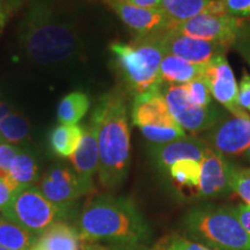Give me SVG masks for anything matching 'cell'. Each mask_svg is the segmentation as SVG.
Segmentation results:
<instances>
[{
    "label": "cell",
    "mask_w": 250,
    "mask_h": 250,
    "mask_svg": "<svg viewBox=\"0 0 250 250\" xmlns=\"http://www.w3.org/2000/svg\"><path fill=\"white\" fill-rule=\"evenodd\" d=\"M79 237L81 242L138 250L151 241L152 228L131 199L101 195L83 206Z\"/></svg>",
    "instance_id": "1"
},
{
    "label": "cell",
    "mask_w": 250,
    "mask_h": 250,
    "mask_svg": "<svg viewBox=\"0 0 250 250\" xmlns=\"http://www.w3.org/2000/svg\"><path fill=\"white\" fill-rule=\"evenodd\" d=\"M90 122L98 129L99 180L107 190H115L126 179L131 140L129 110L123 95L109 93L99 100Z\"/></svg>",
    "instance_id": "2"
},
{
    "label": "cell",
    "mask_w": 250,
    "mask_h": 250,
    "mask_svg": "<svg viewBox=\"0 0 250 250\" xmlns=\"http://www.w3.org/2000/svg\"><path fill=\"white\" fill-rule=\"evenodd\" d=\"M24 55L39 64H58L73 57L78 48L73 26L50 0H33L19 27Z\"/></svg>",
    "instance_id": "3"
},
{
    "label": "cell",
    "mask_w": 250,
    "mask_h": 250,
    "mask_svg": "<svg viewBox=\"0 0 250 250\" xmlns=\"http://www.w3.org/2000/svg\"><path fill=\"white\" fill-rule=\"evenodd\" d=\"M182 227L192 241L211 250H250V237L233 208L197 206L184 215Z\"/></svg>",
    "instance_id": "4"
},
{
    "label": "cell",
    "mask_w": 250,
    "mask_h": 250,
    "mask_svg": "<svg viewBox=\"0 0 250 250\" xmlns=\"http://www.w3.org/2000/svg\"><path fill=\"white\" fill-rule=\"evenodd\" d=\"M160 34L136 36L130 43L115 42L110 45L121 76L134 96L161 88L160 66L166 52Z\"/></svg>",
    "instance_id": "5"
},
{
    "label": "cell",
    "mask_w": 250,
    "mask_h": 250,
    "mask_svg": "<svg viewBox=\"0 0 250 250\" xmlns=\"http://www.w3.org/2000/svg\"><path fill=\"white\" fill-rule=\"evenodd\" d=\"M1 212L6 219L36 235L54 224L62 210L49 202L39 188L30 186L19 191Z\"/></svg>",
    "instance_id": "6"
},
{
    "label": "cell",
    "mask_w": 250,
    "mask_h": 250,
    "mask_svg": "<svg viewBox=\"0 0 250 250\" xmlns=\"http://www.w3.org/2000/svg\"><path fill=\"white\" fill-rule=\"evenodd\" d=\"M161 90L175 122L193 136L208 131L223 115L213 104L203 108L190 102L183 85H166Z\"/></svg>",
    "instance_id": "7"
},
{
    "label": "cell",
    "mask_w": 250,
    "mask_h": 250,
    "mask_svg": "<svg viewBox=\"0 0 250 250\" xmlns=\"http://www.w3.org/2000/svg\"><path fill=\"white\" fill-rule=\"evenodd\" d=\"M184 35L219 43L229 48L241 36L243 19L227 13L205 12L173 28Z\"/></svg>",
    "instance_id": "8"
},
{
    "label": "cell",
    "mask_w": 250,
    "mask_h": 250,
    "mask_svg": "<svg viewBox=\"0 0 250 250\" xmlns=\"http://www.w3.org/2000/svg\"><path fill=\"white\" fill-rule=\"evenodd\" d=\"M214 151L225 156L242 155L250 146V115L247 111L221 116L203 138Z\"/></svg>",
    "instance_id": "9"
},
{
    "label": "cell",
    "mask_w": 250,
    "mask_h": 250,
    "mask_svg": "<svg viewBox=\"0 0 250 250\" xmlns=\"http://www.w3.org/2000/svg\"><path fill=\"white\" fill-rule=\"evenodd\" d=\"M37 188L49 202L62 210H65L79 197L93 191L81 182L76 171L61 165L49 168L39 181Z\"/></svg>",
    "instance_id": "10"
},
{
    "label": "cell",
    "mask_w": 250,
    "mask_h": 250,
    "mask_svg": "<svg viewBox=\"0 0 250 250\" xmlns=\"http://www.w3.org/2000/svg\"><path fill=\"white\" fill-rule=\"evenodd\" d=\"M165 52L197 65H204L219 56L226 55L228 46L184 35L175 29L160 34Z\"/></svg>",
    "instance_id": "11"
},
{
    "label": "cell",
    "mask_w": 250,
    "mask_h": 250,
    "mask_svg": "<svg viewBox=\"0 0 250 250\" xmlns=\"http://www.w3.org/2000/svg\"><path fill=\"white\" fill-rule=\"evenodd\" d=\"M202 78L210 89L212 98L229 114L236 115L245 111L237 103L239 86L226 55L219 56L208 64H204Z\"/></svg>",
    "instance_id": "12"
},
{
    "label": "cell",
    "mask_w": 250,
    "mask_h": 250,
    "mask_svg": "<svg viewBox=\"0 0 250 250\" xmlns=\"http://www.w3.org/2000/svg\"><path fill=\"white\" fill-rule=\"evenodd\" d=\"M232 169L233 165L228 161L226 156L208 146L204 158L201 161L198 196L208 199L225 197L232 192L230 189Z\"/></svg>",
    "instance_id": "13"
},
{
    "label": "cell",
    "mask_w": 250,
    "mask_h": 250,
    "mask_svg": "<svg viewBox=\"0 0 250 250\" xmlns=\"http://www.w3.org/2000/svg\"><path fill=\"white\" fill-rule=\"evenodd\" d=\"M125 26L136 36H148L169 29L161 9H147L131 4L129 0H104Z\"/></svg>",
    "instance_id": "14"
},
{
    "label": "cell",
    "mask_w": 250,
    "mask_h": 250,
    "mask_svg": "<svg viewBox=\"0 0 250 250\" xmlns=\"http://www.w3.org/2000/svg\"><path fill=\"white\" fill-rule=\"evenodd\" d=\"M208 145L199 137L186 136L174 142L152 145L151 155L153 161L161 171L167 174L169 168L182 160L202 161Z\"/></svg>",
    "instance_id": "15"
},
{
    "label": "cell",
    "mask_w": 250,
    "mask_h": 250,
    "mask_svg": "<svg viewBox=\"0 0 250 250\" xmlns=\"http://www.w3.org/2000/svg\"><path fill=\"white\" fill-rule=\"evenodd\" d=\"M131 118L138 127L177 124L168 109L161 88L134 96Z\"/></svg>",
    "instance_id": "16"
},
{
    "label": "cell",
    "mask_w": 250,
    "mask_h": 250,
    "mask_svg": "<svg viewBox=\"0 0 250 250\" xmlns=\"http://www.w3.org/2000/svg\"><path fill=\"white\" fill-rule=\"evenodd\" d=\"M70 159L81 182L93 190V177L99 170L98 129L93 122L89 121V124L83 126V134L79 147Z\"/></svg>",
    "instance_id": "17"
},
{
    "label": "cell",
    "mask_w": 250,
    "mask_h": 250,
    "mask_svg": "<svg viewBox=\"0 0 250 250\" xmlns=\"http://www.w3.org/2000/svg\"><path fill=\"white\" fill-rule=\"evenodd\" d=\"M160 9L169 29L205 12L226 13L218 0H162Z\"/></svg>",
    "instance_id": "18"
},
{
    "label": "cell",
    "mask_w": 250,
    "mask_h": 250,
    "mask_svg": "<svg viewBox=\"0 0 250 250\" xmlns=\"http://www.w3.org/2000/svg\"><path fill=\"white\" fill-rule=\"evenodd\" d=\"M204 65H197L175 56L166 54L160 66L161 85H186L202 77Z\"/></svg>",
    "instance_id": "19"
},
{
    "label": "cell",
    "mask_w": 250,
    "mask_h": 250,
    "mask_svg": "<svg viewBox=\"0 0 250 250\" xmlns=\"http://www.w3.org/2000/svg\"><path fill=\"white\" fill-rule=\"evenodd\" d=\"M39 175L40 167L36 156L33 153L21 149L12 161L7 179L19 192L24 188L33 186V183L39 180Z\"/></svg>",
    "instance_id": "20"
},
{
    "label": "cell",
    "mask_w": 250,
    "mask_h": 250,
    "mask_svg": "<svg viewBox=\"0 0 250 250\" xmlns=\"http://www.w3.org/2000/svg\"><path fill=\"white\" fill-rule=\"evenodd\" d=\"M36 245L45 250H79L80 237L68 225L54 223L41 234Z\"/></svg>",
    "instance_id": "21"
},
{
    "label": "cell",
    "mask_w": 250,
    "mask_h": 250,
    "mask_svg": "<svg viewBox=\"0 0 250 250\" xmlns=\"http://www.w3.org/2000/svg\"><path fill=\"white\" fill-rule=\"evenodd\" d=\"M83 134L81 125H58L50 133V147L59 158H71L79 147Z\"/></svg>",
    "instance_id": "22"
},
{
    "label": "cell",
    "mask_w": 250,
    "mask_h": 250,
    "mask_svg": "<svg viewBox=\"0 0 250 250\" xmlns=\"http://www.w3.org/2000/svg\"><path fill=\"white\" fill-rule=\"evenodd\" d=\"M167 175L175 187L181 191L198 195L199 179H201V162L196 160H182L174 164L168 169Z\"/></svg>",
    "instance_id": "23"
},
{
    "label": "cell",
    "mask_w": 250,
    "mask_h": 250,
    "mask_svg": "<svg viewBox=\"0 0 250 250\" xmlns=\"http://www.w3.org/2000/svg\"><path fill=\"white\" fill-rule=\"evenodd\" d=\"M90 108V100L86 93L72 92L62 99L57 109L58 122L62 125H77Z\"/></svg>",
    "instance_id": "24"
},
{
    "label": "cell",
    "mask_w": 250,
    "mask_h": 250,
    "mask_svg": "<svg viewBox=\"0 0 250 250\" xmlns=\"http://www.w3.org/2000/svg\"><path fill=\"white\" fill-rule=\"evenodd\" d=\"M35 243L34 234L8 219H0V246L8 250H29Z\"/></svg>",
    "instance_id": "25"
},
{
    "label": "cell",
    "mask_w": 250,
    "mask_h": 250,
    "mask_svg": "<svg viewBox=\"0 0 250 250\" xmlns=\"http://www.w3.org/2000/svg\"><path fill=\"white\" fill-rule=\"evenodd\" d=\"M30 124L22 115L12 111L4 120L0 121V136L9 144H18L27 138Z\"/></svg>",
    "instance_id": "26"
},
{
    "label": "cell",
    "mask_w": 250,
    "mask_h": 250,
    "mask_svg": "<svg viewBox=\"0 0 250 250\" xmlns=\"http://www.w3.org/2000/svg\"><path fill=\"white\" fill-rule=\"evenodd\" d=\"M230 189L243 203L250 206V167L233 166L230 176Z\"/></svg>",
    "instance_id": "27"
},
{
    "label": "cell",
    "mask_w": 250,
    "mask_h": 250,
    "mask_svg": "<svg viewBox=\"0 0 250 250\" xmlns=\"http://www.w3.org/2000/svg\"><path fill=\"white\" fill-rule=\"evenodd\" d=\"M184 89L188 95V99L193 104L198 105V107H210L212 105V95L208 89V85L202 77L197 78V79L190 81L186 83Z\"/></svg>",
    "instance_id": "28"
},
{
    "label": "cell",
    "mask_w": 250,
    "mask_h": 250,
    "mask_svg": "<svg viewBox=\"0 0 250 250\" xmlns=\"http://www.w3.org/2000/svg\"><path fill=\"white\" fill-rule=\"evenodd\" d=\"M153 249L155 250H211L208 247L201 243L191 241L177 234L162 237L159 242H156Z\"/></svg>",
    "instance_id": "29"
},
{
    "label": "cell",
    "mask_w": 250,
    "mask_h": 250,
    "mask_svg": "<svg viewBox=\"0 0 250 250\" xmlns=\"http://www.w3.org/2000/svg\"><path fill=\"white\" fill-rule=\"evenodd\" d=\"M224 11L232 17L250 18V0H218Z\"/></svg>",
    "instance_id": "30"
},
{
    "label": "cell",
    "mask_w": 250,
    "mask_h": 250,
    "mask_svg": "<svg viewBox=\"0 0 250 250\" xmlns=\"http://www.w3.org/2000/svg\"><path fill=\"white\" fill-rule=\"evenodd\" d=\"M21 149L13 144L1 143L0 144V173L7 175L12 161L20 153Z\"/></svg>",
    "instance_id": "31"
},
{
    "label": "cell",
    "mask_w": 250,
    "mask_h": 250,
    "mask_svg": "<svg viewBox=\"0 0 250 250\" xmlns=\"http://www.w3.org/2000/svg\"><path fill=\"white\" fill-rule=\"evenodd\" d=\"M17 193V189L9 182L7 175L0 173V211L7 208Z\"/></svg>",
    "instance_id": "32"
},
{
    "label": "cell",
    "mask_w": 250,
    "mask_h": 250,
    "mask_svg": "<svg viewBox=\"0 0 250 250\" xmlns=\"http://www.w3.org/2000/svg\"><path fill=\"white\" fill-rule=\"evenodd\" d=\"M237 103L240 108L250 115V74L245 72L239 89H237Z\"/></svg>",
    "instance_id": "33"
},
{
    "label": "cell",
    "mask_w": 250,
    "mask_h": 250,
    "mask_svg": "<svg viewBox=\"0 0 250 250\" xmlns=\"http://www.w3.org/2000/svg\"><path fill=\"white\" fill-rule=\"evenodd\" d=\"M233 211L236 218L239 219L240 224L242 225L243 229L246 230V233L250 237V206L242 203V204H239L235 208H233Z\"/></svg>",
    "instance_id": "34"
},
{
    "label": "cell",
    "mask_w": 250,
    "mask_h": 250,
    "mask_svg": "<svg viewBox=\"0 0 250 250\" xmlns=\"http://www.w3.org/2000/svg\"><path fill=\"white\" fill-rule=\"evenodd\" d=\"M131 4L147 9H160L162 0H129Z\"/></svg>",
    "instance_id": "35"
},
{
    "label": "cell",
    "mask_w": 250,
    "mask_h": 250,
    "mask_svg": "<svg viewBox=\"0 0 250 250\" xmlns=\"http://www.w3.org/2000/svg\"><path fill=\"white\" fill-rule=\"evenodd\" d=\"M11 112H12L11 105H9L7 102L2 101V100L0 99V121L4 120L8 114H11Z\"/></svg>",
    "instance_id": "36"
},
{
    "label": "cell",
    "mask_w": 250,
    "mask_h": 250,
    "mask_svg": "<svg viewBox=\"0 0 250 250\" xmlns=\"http://www.w3.org/2000/svg\"><path fill=\"white\" fill-rule=\"evenodd\" d=\"M81 249L83 250H104L100 245L96 243H88V242H81Z\"/></svg>",
    "instance_id": "37"
},
{
    "label": "cell",
    "mask_w": 250,
    "mask_h": 250,
    "mask_svg": "<svg viewBox=\"0 0 250 250\" xmlns=\"http://www.w3.org/2000/svg\"><path fill=\"white\" fill-rule=\"evenodd\" d=\"M6 22V12L4 6L0 4V30L2 29V27L5 26Z\"/></svg>",
    "instance_id": "38"
},
{
    "label": "cell",
    "mask_w": 250,
    "mask_h": 250,
    "mask_svg": "<svg viewBox=\"0 0 250 250\" xmlns=\"http://www.w3.org/2000/svg\"><path fill=\"white\" fill-rule=\"evenodd\" d=\"M242 54H243V56H245L247 62H248L249 65H250V44H247V45L243 46Z\"/></svg>",
    "instance_id": "39"
},
{
    "label": "cell",
    "mask_w": 250,
    "mask_h": 250,
    "mask_svg": "<svg viewBox=\"0 0 250 250\" xmlns=\"http://www.w3.org/2000/svg\"><path fill=\"white\" fill-rule=\"evenodd\" d=\"M243 156H245V158L247 159V160H248L249 162H250V146H249V147L248 148H247V151L245 152V153H243V154H242Z\"/></svg>",
    "instance_id": "40"
},
{
    "label": "cell",
    "mask_w": 250,
    "mask_h": 250,
    "mask_svg": "<svg viewBox=\"0 0 250 250\" xmlns=\"http://www.w3.org/2000/svg\"><path fill=\"white\" fill-rule=\"evenodd\" d=\"M29 250H45V249L42 248V247H40L39 245H36V243H35V245L31 247V248H30Z\"/></svg>",
    "instance_id": "41"
},
{
    "label": "cell",
    "mask_w": 250,
    "mask_h": 250,
    "mask_svg": "<svg viewBox=\"0 0 250 250\" xmlns=\"http://www.w3.org/2000/svg\"><path fill=\"white\" fill-rule=\"evenodd\" d=\"M0 250H8V249H6V248H4V247L0 246Z\"/></svg>",
    "instance_id": "42"
},
{
    "label": "cell",
    "mask_w": 250,
    "mask_h": 250,
    "mask_svg": "<svg viewBox=\"0 0 250 250\" xmlns=\"http://www.w3.org/2000/svg\"><path fill=\"white\" fill-rule=\"evenodd\" d=\"M149 250H155V249H153V248H151V249H149Z\"/></svg>",
    "instance_id": "43"
}]
</instances>
